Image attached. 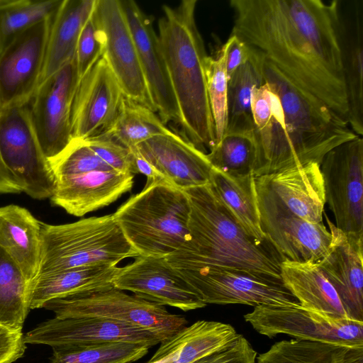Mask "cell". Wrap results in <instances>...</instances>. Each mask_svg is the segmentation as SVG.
Listing matches in <instances>:
<instances>
[{
  "label": "cell",
  "instance_id": "6da1fadb",
  "mask_svg": "<svg viewBox=\"0 0 363 363\" xmlns=\"http://www.w3.org/2000/svg\"><path fill=\"white\" fill-rule=\"evenodd\" d=\"M230 6L231 34L347 121L339 0H230Z\"/></svg>",
  "mask_w": 363,
  "mask_h": 363
},
{
  "label": "cell",
  "instance_id": "7a4b0ae2",
  "mask_svg": "<svg viewBox=\"0 0 363 363\" xmlns=\"http://www.w3.org/2000/svg\"><path fill=\"white\" fill-rule=\"evenodd\" d=\"M257 52L264 83L251 100L255 177L308 163L320 165L329 151L358 136L346 120Z\"/></svg>",
  "mask_w": 363,
  "mask_h": 363
},
{
  "label": "cell",
  "instance_id": "3957f363",
  "mask_svg": "<svg viewBox=\"0 0 363 363\" xmlns=\"http://www.w3.org/2000/svg\"><path fill=\"white\" fill-rule=\"evenodd\" d=\"M196 0L163 5L158 38L179 111L184 138L207 154L216 145L205 75L208 57L196 21Z\"/></svg>",
  "mask_w": 363,
  "mask_h": 363
},
{
  "label": "cell",
  "instance_id": "277c9868",
  "mask_svg": "<svg viewBox=\"0 0 363 363\" xmlns=\"http://www.w3.org/2000/svg\"><path fill=\"white\" fill-rule=\"evenodd\" d=\"M190 204L186 250L174 253L191 261L281 278L283 261L269 241L250 237L210 184L184 189Z\"/></svg>",
  "mask_w": 363,
  "mask_h": 363
},
{
  "label": "cell",
  "instance_id": "5b68a950",
  "mask_svg": "<svg viewBox=\"0 0 363 363\" xmlns=\"http://www.w3.org/2000/svg\"><path fill=\"white\" fill-rule=\"evenodd\" d=\"M189 199L163 179H147L143 190L113 214L125 238L143 256L167 257L190 240Z\"/></svg>",
  "mask_w": 363,
  "mask_h": 363
},
{
  "label": "cell",
  "instance_id": "8992f818",
  "mask_svg": "<svg viewBox=\"0 0 363 363\" xmlns=\"http://www.w3.org/2000/svg\"><path fill=\"white\" fill-rule=\"evenodd\" d=\"M40 225L38 274L90 265H117L124 259L140 255L125 238L113 214L61 225L41 222Z\"/></svg>",
  "mask_w": 363,
  "mask_h": 363
},
{
  "label": "cell",
  "instance_id": "52a82bcc",
  "mask_svg": "<svg viewBox=\"0 0 363 363\" xmlns=\"http://www.w3.org/2000/svg\"><path fill=\"white\" fill-rule=\"evenodd\" d=\"M167 262L206 305L292 306L299 303L281 278L239 269L198 263L177 253Z\"/></svg>",
  "mask_w": 363,
  "mask_h": 363
},
{
  "label": "cell",
  "instance_id": "ba28073f",
  "mask_svg": "<svg viewBox=\"0 0 363 363\" xmlns=\"http://www.w3.org/2000/svg\"><path fill=\"white\" fill-rule=\"evenodd\" d=\"M56 318L99 317L143 328L163 342L186 326L181 315L164 306L129 295L113 286L50 300L43 307Z\"/></svg>",
  "mask_w": 363,
  "mask_h": 363
},
{
  "label": "cell",
  "instance_id": "9c48e42d",
  "mask_svg": "<svg viewBox=\"0 0 363 363\" xmlns=\"http://www.w3.org/2000/svg\"><path fill=\"white\" fill-rule=\"evenodd\" d=\"M0 157L22 191L35 199L51 197L54 176L38 141L29 104L0 110Z\"/></svg>",
  "mask_w": 363,
  "mask_h": 363
},
{
  "label": "cell",
  "instance_id": "30bf717a",
  "mask_svg": "<svg viewBox=\"0 0 363 363\" xmlns=\"http://www.w3.org/2000/svg\"><path fill=\"white\" fill-rule=\"evenodd\" d=\"M244 318L256 331L269 337L285 334L297 340L342 346L363 345V321L321 313L300 303L257 306Z\"/></svg>",
  "mask_w": 363,
  "mask_h": 363
},
{
  "label": "cell",
  "instance_id": "8fae6325",
  "mask_svg": "<svg viewBox=\"0 0 363 363\" xmlns=\"http://www.w3.org/2000/svg\"><path fill=\"white\" fill-rule=\"evenodd\" d=\"M320 170L325 199L344 233L363 235V139L345 142L324 157Z\"/></svg>",
  "mask_w": 363,
  "mask_h": 363
},
{
  "label": "cell",
  "instance_id": "7c38bea8",
  "mask_svg": "<svg viewBox=\"0 0 363 363\" xmlns=\"http://www.w3.org/2000/svg\"><path fill=\"white\" fill-rule=\"evenodd\" d=\"M93 16L101 35L102 57L125 96L156 112L121 0H96Z\"/></svg>",
  "mask_w": 363,
  "mask_h": 363
},
{
  "label": "cell",
  "instance_id": "4fadbf2b",
  "mask_svg": "<svg viewBox=\"0 0 363 363\" xmlns=\"http://www.w3.org/2000/svg\"><path fill=\"white\" fill-rule=\"evenodd\" d=\"M79 81L74 58L40 84L29 102L32 122L48 160L72 140V107Z\"/></svg>",
  "mask_w": 363,
  "mask_h": 363
},
{
  "label": "cell",
  "instance_id": "5bb4252c",
  "mask_svg": "<svg viewBox=\"0 0 363 363\" xmlns=\"http://www.w3.org/2000/svg\"><path fill=\"white\" fill-rule=\"evenodd\" d=\"M53 17L24 31L0 54V110L31 100L40 84Z\"/></svg>",
  "mask_w": 363,
  "mask_h": 363
},
{
  "label": "cell",
  "instance_id": "9a60e30c",
  "mask_svg": "<svg viewBox=\"0 0 363 363\" xmlns=\"http://www.w3.org/2000/svg\"><path fill=\"white\" fill-rule=\"evenodd\" d=\"M258 203L290 212L308 222H323L325 203L320 165L308 163L255 177Z\"/></svg>",
  "mask_w": 363,
  "mask_h": 363
},
{
  "label": "cell",
  "instance_id": "2e32d148",
  "mask_svg": "<svg viewBox=\"0 0 363 363\" xmlns=\"http://www.w3.org/2000/svg\"><path fill=\"white\" fill-rule=\"evenodd\" d=\"M123 91L103 57L79 79L72 107V139L85 140L108 131L123 101Z\"/></svg>",
  "mask_w": 363,
  "mask_h": 363
},
{
  "label": "cell",
  "instance_id": "e0dca14e",
  "mask_svg": "<svg viewBox=\"0 0 363 363\" xmlns=\"http://www.w3.org/2000/svg\"><path fill=\"white\" fill-rule=\"evenodd\" d=\"M113 285L160 305L184 311L206 306L191 285L167 262L166 257L139 255L115 277Z\"/></svg>",
  "mask_w": 363,
  "mask_h": 363
},
{
  "label": "cell",
  "instance_id": "ac0fdd59",
  "mask_svg": "<svg viewBox=\"0 0 363 363\" xmlns=\"http://www.w3.org/2000/svg\"><path fill=\"white\" fill-rule=\"evenodd\" d=\"M26 344L52 347L88 345L107 342H128L149 348L160 341L151 333L123 322L99 317H55L28 332Z\"/></svg>",
  "mask_w": 363,
  "mask_h": 363
},
{
  "label": "cell",
  "instance_id": "d6986e66",
  "mask_svg": "<svg viewBox=\"0 0 363 363\" xmlns=\"http://www.w3.org/2000/svg\"><path fill=\"white\" fill-rule=\"evenodd\" d=\"M140 66L156 113L165 123H179V111L158 35L152 21L137 3L121 1Z\"/></svg>",
  "mask_w": 363,
  "mask_h": 363
},
{
  "label": "cell",
  "instance_id": "ffe728a7",
  "mask_svg": "<svg viewBox=\"0 0 363 363\" xmlns=\"http://www.w3.org/2000/svg\"><path fill=\"white\" fill-rule=\"evenodd\" d=\"M325 216L332 238L326 254L317 263L347 316L363 321V235L344 233Z\"/></svg>",
  "mask_w": 363,
  "mask_h": 363
},
{
  "label": "cell",
  "instance_id": "44dd1931",
  "mask_svg": "<svg viewBox=\"0 0 363 363\" xmlns=\"http://www.w3.org/2000/svg\"><path fill=\"white\" fill-rule=\"evenodd\" d=\"M258 208L262 230L283 260L317 262L325 256L332 237L323 222L311 223L261 203Z\"/></svg>",
  "mask_w": 363,
  "mask_h": 363
},
{
  "label": "cell",
  "instance_id": "7402d4cb",
  "mask_svg": "<svg viewBox=\"0 0 363 363\" xmlns=\"http://www.w3.org/2000/svg\"><path fill=\"white\" fill-rule=\"evenodd\" d=\"M136 147L164 181L182 190L209 184L213 167L206 154L173 131Z\"/></svg>",
  "mask_w": 363,
  "mask_h": 363
},
{
  "label": "cell",
  "instance_id": "603a6c76",
  "mask_svg": "<svg viewBox=\"0 0 363 363\" xmlns=\"http://www.w3.org/2000/svg\"><path fill=\"white\" fill-rule=\"evenodd\" d=\"M134 174L118 171H93L55 178L53 205L81 217L107 206L131 190Z\"/></svg>",
  "mask_w": 363,
  "mask_h": 363
},
{
  "label": "cell",
  "instance_id": "cb8c5ba5",
  "mask_svg": "<svg viewBox=\"0 0 363 363\" xmlns=\"http://www.w3.org/2000/svg\"><path fill=\"white\" fill-rule=\"evenodd\" d=\"M339 35L346 88L347 121L363 135V0L339 1Z\"/></svg>",
  "mask_w": 363,
  "mask_h": 363
},
{
  "label": "cell",
  "instance_id": "d4e9b609",
  "mask_svg": "<svg viewBox=\"0 0 363 363\" xmlns=\"http://www.w3.org/2000/svg\"><path fill=\"white\" fill-rule=\"evenodd\" d=\"M121 267L96 264L38 274L29 281L30 309L43 308L52 299L113 286Z\"/></svg>",
  "mask_w": 363,
  "mask_h": 363
},
{
  "label": "cell",
  "instance_id": "484cf974",
  "mask_svg": "<svg viewBox=\"0 0 363 363\" xmlns=\"http://www.w3.org/2000/svg\"><path fill=\"white\" fill-rule=\"evenodd\" d=\"M41 222L15 204L0 207V246L13 259L30 281L38 273Z\"/></svg>",
  "mask_w": 363,
  "mask_h": 363
},
{
  "label": "cell",
  "instance_id": "4316f807",
  "mask_svg": "<svg viewBox=\"0 0 363 363\" xmlns=\"http://www.w3.org/2000/svg\"><path fill=\"white\" fill-rule=\"evenodd\" d=\"M238 334L230 324L198 320L161 342L146 363H192L223 347Z\"/></svg>",
  "mask_w": 363,
  "mask_h": 363
},
{
  "label": "cell",
  "instance_id": "83f0119b",
  "mask_svg": "<svg viewBox=\"0 0 363 363\" xmlns=\"http://www.w3.org/2000/svg\"><path fill=\"white\" fill-rule=\"evenodd\" d=\"M95 4L96 0H63L52 18L40 84L74 58L79 34Z\"/></svg>",
  "mask_w": 363,
  "mask_h": 363
},
{
  "label": "cell",
  "instance_id": "f1b7e54d",
  "mask_svg": "<svg viewBox=\"0 0 363 363\" xmlns=\"http://www.w3.org/2000/svg\"><path fill=\"white\" fill-rule=\"evenodd\" d=\"M284 286L308 309L341 318H349L332 284L317 262L284 259L280 265Z\"/></svg>",
  "mask_w": 363,
  "mask_h": 363
},
{
  "label": "cell",
  "instance_id": "f546056e",
  "mask_svg": "<svg viewBox=\"0 0 363 363\" xmlns=\"http://www.w3.org/2000/svg\"><path fill=\"white\" fill-rule=\"evenodd\" d=\"M209 184L250 237L259 242L267 240L260 225L255 176L252 173L232 175L213 167Z\"/></svg>",
  "mask_w": 363,
  "mask_h": 363
},
{
  "label": "cell",
  "instance_id": "4dcf8cb0",
  "mask_svg": "<svg viewBox=\"0 0 363 363\" xmlns=\"http://www.w3.org/2000/svg\"><path fill=\"white\" fill-rule=\"evenodd\" d=\"M250 48V59L239 67L229 78L228 123L225 132L254 130L252 94L255 89L264 83V79L259 54Z\"/></svg>",
  "mask_w": 363,
  "mask_h": 363
},
{
  "label": "cell",
  "instance_id": "1f68e13d",
  "mask_svg": "<svg viewBox=\"0 0 363 363\" xmlns=\"http://www.w3.org/2000/svg\"><path fill=\"white\" fill-rule=\"evenodd\" d=\"M30 310L29 281L0 246V325L22 331Z\"/></svg>",
  "mask_w": 363,
  "mask_h": 363
},
{
  "label": "cell",
  "instance_id": "d6a6232c",
  "mask_svg": "<svg viewBox=\"0 0 363 363\" xmlns=\"http://www.w3.org/2000/svg\"><path fill=\"white\" fill-rule=\"evenodd\" d=\"M106 132L131 149L142 142L172 130L155 111L125 97L113 124Z\"/></svg>",
  "mask_w": 363,
  "mask_h": 363
},
{
  "label": "cell",
  "instance_id": "836d02e7",
  "mask_svg": "<svg viewBox=\"0 0 363 363\" xmlns=\"http://www.w3.org/2000/svg\"><path fill=\"white\" fill-rule=\"evenodd\" d=\"M63 0H0V54L24 31L54 16Z\"/></svg>",
  "mask_w": 363,
  "mask_h": 363
},
{
  "label": "cell",
  "instance_id": "e575fe53",
  "mask_svg": "<svg viewBox=\"0 0 363 363\" xmlns=\"http://www.w3.org/2000/svg\"><path fill=\"white\" fill-rule=\"evenodd\" d=\"M257 153L255 130L225 132L206 154L215 169L232 175L252 173Z\"/></svg>",
  "mask_w": 363,
  "mask_h": 363
},
{
  "label": "cell",
  "instance_id": "d590c367",
  "mask_svg": "<svg viewBox=\"0 0 363 363\" xmlns=\"http://www.w3.org/2000/svg\"><path fill=\"white\" fill-rule=\"evenodd\" d=\"M149 347L128 342L52 347L51 363H132L148 352Z\"/></svg>",
  "mask_w": 363,
  "mask_h": 363
},
{
  "label": "cell",
  "instance_id": "8d00e7d4",
  "mask_svg": "<svg viewBox=\"0 0 363 363\" xmlns=\"http://www.w3.org/2000/svg\"><path fill=\"white\" fill-rule=\"evenodd\" d=\"M342 346L297 339L281 340L257 356L256 363H336Z\"/></svg>",
  "mask_w": 363,
  "mask_h": 363
},
{
  "label": "cell",
  "instance_id": "74e56055",
  "mask_svg": "<svg viewBox=\"0 0 363 363\" xmlns=\"http://www.w3.org/2000/svg\"><path fill=\"white\" fill-rule=\"evenodd\" d=\"M205 75L207 94L213 120L217 143L223 136L228 123L229 78L225 67V44L221 47L216 57L210 56L206 57Z\"/></svg>",
  "mask_w": 363,
  "mask_h": 363
},
{
  "label": "cell",
  "instance_id": "f35d334b",
  "mask_svg": "<svg viewBox=\"0 0 363 363\" xmlns=\"http://www.w3.org/2000/svg\"><path fill=\"white\" fill-rule=\"evenodd\" d=\"M55 178L93 171H113L89 147L84 140L72 139L55 158L49 160ZM116 171V170H115Z\"/></svg>",
  "mask_w": 363,
  "mask_h": 363
},
{
  "label": "cell",
  "instance_id": "ab89813d",
  "mask_svg": "<svg viewBox=\"0 0 363 363\" xmlns=\"http://www.w3.org/2000/svg\"><path fill=\"white\" fill-rule=\"evenodd\" d=\"M96 155L113 169L135 174L133 155L108 132L84 140Z\"/></svg>",
  "mask_w": 363,
  "mask_h": 363
},
{
  "label": "cell",
  "instance_id": "60d3db41",
  "mask_svg": "<svg viewBox=\"0 0 363 363\" xmlns=\"http://www.w3.org/2000/svg\"><path fill=\"white\" fill-rule=\"evenodd\" d=\"M102 54L101 35L92 13L82 29L75 50L74 61L79 79L102 57Z\"/></svg>",
  "mask_w": 363,
  "mask_h": 363
},
{
  "label": "cell",
  "instance_id": "b9f144b4",
  "mask_svg": "<svg viewBox=\"0 0 363 363\" xmlns=\"http://www.w3.org/2000/svg\"><path fill=\"white\" fill-rule=\"evenodd\" d=\"M257 353L242 335L192 363H256Z\"/></svg>",
  "mask_w": 363,
  "mask_h": 363
},
{
  "label": "cell",
  "instance_id": "7bdbcfd3",
  "mask_svg": "<svg viewBox=\"0 0 363 363\" xmlns=\"http://www.w3.org/2000/svg\"><path fill=\"white\" fill-rule=\"evenodd\" d=\"M22 331L0 325V363H13L22 357L26 349Z\"/></svg>",
  "mask_w": 363,
  "mask_h": 363
},
{
  "label": "cell",
  "instance_id": "ee69618b",
  "mask_svg": "<svg viewBox=\"0 0 363 363\" xmlns=\"http://www.w3.org/2000/svg\"><path fill=\"white\" fill-rule=\"evenodd\" d=\"M225 67L228 78L250 57V48L236 35L230 34L225 43Z\"/></svg>",
  "mask_w": 363,
  "mask_h": 363
},
{
  "label": "cell",
  "instance_id": "f6af8a7d",
  "mask_svg": "<svg viewBox=\"0 0 363 363\" xmlns=\"http://www.w3.org/2000/svg\"><path fill=\"white\" fill-rule=\"evenodd\" d=\"M22 189L16 177L6 167L0 157V194H19Z\"/></svg>",
  "mask_w": 363,
  "mask_h": 363
},
{
  "label": "cell",
  "instance_id": "bcb514c9",
  "mask_svg": "<svg viewBox=\"0 0 363 363\" xmlns=\"http://www.w3.org/2000/svg\"><path fill=\"white\" fill-rule=\"evenodd\" d=\"M133 155L135 174H142L150 179H163L157 170L139 152L136 146L130 149ZM164 180V179H163Z\"/></svg>",
  "mask_w": 363,
  "mask_h": 363
},
{
  "label": "cell",
  "instance_id": "7dc6e473",
  "mask_svg": "<svg viewBox=\"0 0 363 363\" xmlns=\"http://www.w3.org/2000/svg\"><path fill=\"white\" fill-rule=\"evenodd\" d=\"M336 363H363V345L342 346Z\"/></svg>",
  "mask_w": 363,
  "mask_h": 363
}]
</instances>
